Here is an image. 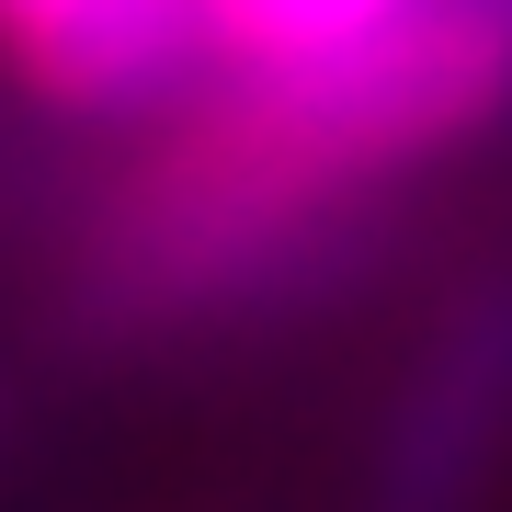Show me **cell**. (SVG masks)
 <instances>
[{
	"mask_svg": "<svg viewBox=\"0 0 512 512\" xmlns=\"http://www.w3.org/2000/svg\"><path fill=\"white\" fill-rule=\"evenodd\" d=\"M512 467V274L467 285L410 353L365 456V512H478Z\"/></svg>",
	"mask_w": 512,
	"mask_h": 512,
	"instance_id": "6da1fadb",
	"label": "cell"
},
{
	"mask_svg": "<svg viewBox=\"0 0 512 512\" xmlns=\"http://www.w3.org/2000/svg\"><path fill=\"white\" fill-rule=\"evenodd\" d=\"M0 23L69 103H126L160 92L194 57V0H0Z\"/></svg>",
	"mask_w": 512,
	"mask_h": 512,
	"instance_id": "7a4b0ae2",
	"label": "cell"
},
{
	"mask_svg": "<svg viewBox=\"0 0 512 512\" xmlns=\"http://www.w3.org/2000/svg\"><path fill=\"white\" fill-rule=\"evenodd\" d=\"M410 0H194V46H217L228 69H308L387 35Z\"/></svg>",
	"mask_w": 512,
	"mask_h": 512,
	"instance_id": "3957f363",
	"label": "cell"
}]
</instances>
